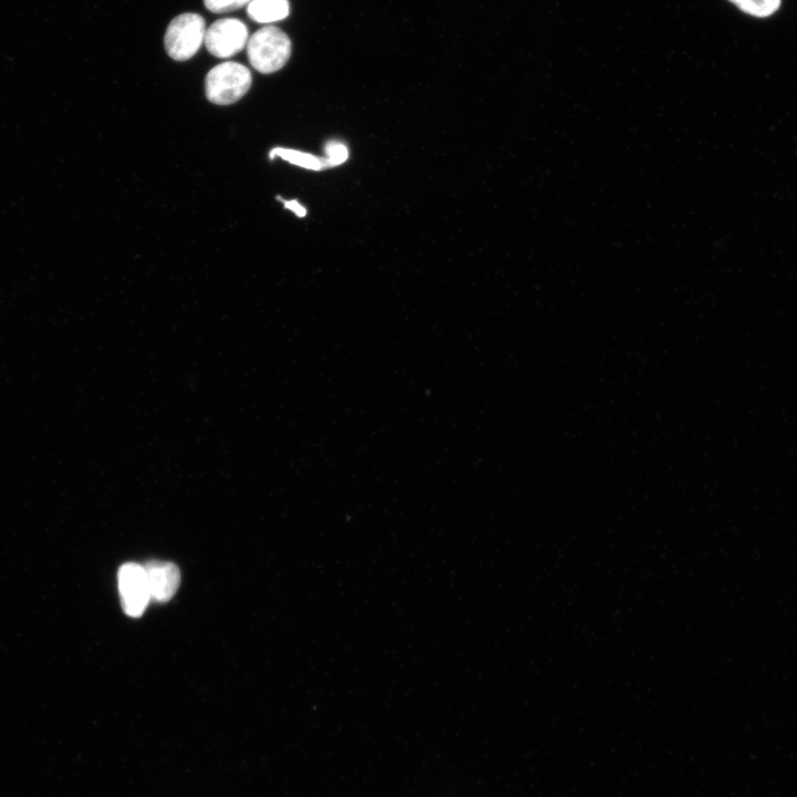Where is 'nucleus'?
Segmentation results:
<instances>
[{"mask_svg": "<svg viewBox=\"0 0 797 797\" xmlns=\"http://www.w3.org/2000/svg\"><path fill=\"white\" fill-rule=\"evenodd\" d=\"M117 580L123 611L133 618L141 617L151 601L144 567L134 562L124 563Z\"/></svg>", "mask_w": 797, "mask_h": 797, "instance_id": "20e7f679", "label": "nucleus"}, {"mask_svg": "<svg viewBox=\"0 0 797 797\" xmlns=\"http://www.w3.org/2000/svg\"><path fill=\"white\" fill-rule=\"evenodd\" d=\"M247 14L259 23L279 21L289 14V2L288 0H252L247 6Z\"/></svg>", "mask_w": 797, "mask_h": 797, "instance_id": "0eeeda50", "label": "nucleus"}, {"mask_svg": "<svg viewBox=\"0 0 797 797\" xmlns=\"http://www.w3.org/2000/svg\"><path fill=\"white\" fill-rule=\"evenodd\" d=\"M205 20L197 13H183L168 24L164 44L168 55L176 61L193 58L205 39Z\"/></svg>", "mask_w": 797, "mask_h": 797, "instance_id": "7ed1b4c3", "label": "nucleus"}, {"mask_svg": "<svg viewBox=\"0 0 797 797\" xmlns=\"http://www.w3.org/2000/svg\"><path fill=\"white\" fill-rule=\"evenodd\" d=\"M284 207L292 210L298 217H304L306 216V208L299 204L297 200H283L281 199Z\"/></svg>", "mask_w": 797, "mask_h": 797, "instance_id": "f8f14e48", "label": "nucleus"}, {"mask_svg": "<svg viewBox=\"0 0 797 797\" xmlns=\"http://www.w3.org/2000/svg\"><path fill=\"white\" fill-rule=\"evenodd\" d=\"M252 0H204L206 8L214 13H225L245 6H248Z\"/></svg>", "mask_w": 797, "mask_h": 797, "instance_id": "9b49d317", "label": "nucleus"}, {"mask_svg": "<svg viewBox=\"0 0 797 797\" xmlns=\"http://www.w3.org/2000/svg\"><path fill=\"white\" fill-rule=\"evenodd\" d=\"M741 11L757 18H766L775 13L782 0H728Z\"/></svg>", "mask_w": 797, "mask_h": 797, "instance_id": "1a4fd4ad", "label": "nucleus"}, {"mask_svg": "<svg viewBox=\"0 0 797 797\" xmlns=\"http://www.w3.org/2000/svg\"><path fill=\"white\" fill-rule=\"evenodd\" d=\"M324 158L327 166H337L342 164L348 158V148L340 142H329L325 145Z\"/></svg>", "mask_w": 797, "mask_h": 797, "instance_id": "9d476101", "label": "nucleus"}, {"mask_svg": "<svg viewBox=\"0 0 797 797\" xmlns=\"http://www.w3.org/2000/svg\"><path fill=\"white\" fill-rule=\"evenodd\" d=\"M291 54V41L279 28L266 25L249 37L247 58L255 70L272 73L280 70Z\"/></svg>", "mask_w": 797, "mask_h": 797, "instance_id": "f257e3e1", "label": "nucleus"}, {"mask_svg": "<svg viewBox=\"0 0 797 797\" xmlns=\"http://www.w3.org/2000/svg\"><path fill=\"white\" fill-rule=\"evenodd\" d=\"M269 156L271 159L279 156L291 164L313 170H319L327 166L324 158L296 149L277 147L270 152Z\"/></svg>", "mask_w": 797, "mask_h": 797, "instance_id": "6e6552de", "label": "nucleus"}, {"mask_svg": "<svg viewBox=\"0 0 797 797\" xmlns=\"http://www.w3.org/2000/svg\"><path fill=\"white\" fill-rule=\"evenodd\" d=\"M251 73L241 63L227 61L214 66L206 75L207 99L218 105H229L240 100L250 89Z\"/></svg>", "mask_w": 797, "mask_h": 797, "instance_id": "f03ea898", "label": "nucleus"}, {"mask_svg": "<svg viewBox=\"0 0 797 797\" xmlns=\"http://www.w3.org/2000/svg\"><path fill=\"white\" fill-rule=\"evenodd\" d=\"M246 24L235 18L215 21L205 32V45L217 58H230L240 52L248 42Z\"/></svg>", "mask_w": 797, "mask_h": 797, "instance_id": "39448f33", "label": "nucleus"}, {"mask_svg": "<svg viewBox=\"0 0 797 797\" xmlns=\"http://www.w3.org/2000/svg\"><path fill=\"white\" fill-rule=\"evenodd\" d=\"M151 600L166 602L173 598L180 583L178 567L170 561L149 560L144 566Z\"/></svg>", "mask_w": 797, "mask_h": 797, "instance_id": "423d86ee", "label": "nucleus"}]
</instances>
